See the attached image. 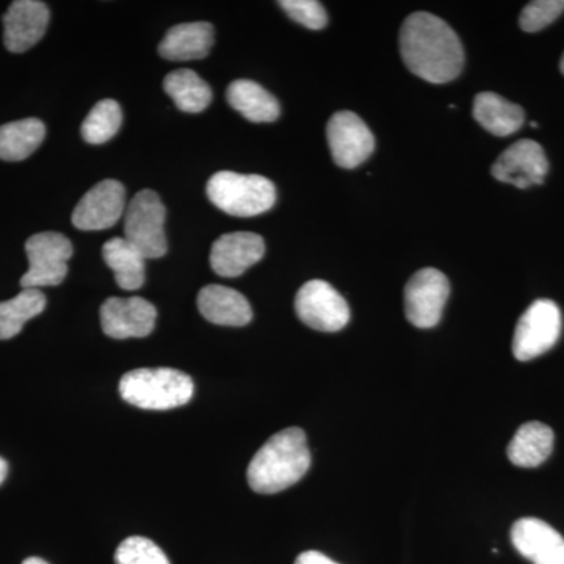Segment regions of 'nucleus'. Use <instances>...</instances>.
Instances as JSON below:
<instances>
[{
  "label": "nucleus",
  "mask_w": 564,
  "mask_h": 564,
  "mask_svg": "<svg viewBox=\"0 0 564 564\" xmlns=\"http://www.w3.org/2000/svg\"><path fill=\"white\" fill-rule=\"evenodd\" d=\"M404 65L430 84H447L462 74L464 47L454 29L432 13L419 11L404 20L400 31Z\"/></svg>",
  "instance_id": "1"
},
{
  "label": "nucleus",
  "mask_w": 564,
  "mask_h": 564,
  "mask_svg": "<svg viewBox=\"0 0 564 564\" xmlns=\"http://www.w3.org/2000/svg\"><path fill=\"white\" fill-rule=\"evenodd\" d=\"M311 467V452L302 429L273 434L248 466V484L258 494H276L302 480Z\"/></svg>",
  "instance_id": "2"
},
{
  "label": "nucleus",
  "mask_w": 564,
  "mask_h": 564,
  "mask_svg": "<svg viewBox=\"0 0 564 564\" xmlns=\"http://www.w3.org/2000/svg\"><path fill=\"white\" fill-rule=\"evenodd\" d=\"M195 386L176 369H137L121 378L122 400L141 410L166 411L191 402Z\"/></svg>",
  "instance_id": "3"
},
{
  "label": "nucleus",
  "mask_w": 564,
  "mask_h": 564,
  "mask_svg": "<svg viewBox=\"0 0 564 564\" xmlns=\"http://www.w3.org/2000/svg\"><path fill=\"white\" fill-rule=\"evenodd\" d=\"M207 196L218 209L232 217H258L276 203L273 182L259 174L220 172L207 182Z\"/></svg>",
  "instance_id": "4"
},
{
  "label": "nucleus",
  "mask_w": 564,
  "mask_h": 564,
  "mask_svg": "<svg viewBox=\"0 0 564 564\" xmlns=\"http://www.w3.org/2000/svg\"><path fill=\"white\" fill-rule=\"evenodd\" d=\"M165 206L158 193L141 191L124 212V239L144 256L163 258L169 251L165 236Z\"/></svg>",
  "instance_id": "5"
},
{
  "label": "nucleus",
  "mask_w": 564,
  "mask_h": 564,
  "mask_svg": "<svg viewBox=\"0 0 564 564\" xmlns=\"http://www.w3.org/2000/svg\"><path fill=\"white\" fill-rule=\"evenodd\" d=\"M29 270L21 278L22 289L50 288L65 281L73 245L61 232H40L25 242Z\"/></svg>",
  "instance_id": "6"
},
{
  "label": "nucleus",
  "mask_w": 564,
  "mask_h": 564,
  "mask_svg": "<svg viewBox=\"0 0 564 564\" xmlns=\"http://www.w3.org/2000/svg\"><path fill=\"white\" fill-rule=\"evenodd\" d=\"M562 334V313L552 300H538L519 318L513 337V355L532 361L551 350Z\"/></svg>",
  "instance_id": "7"
},
{
  "label": "nucleus",
  "mask_w": 564,
  "mask_h": 564,
  "mask_svg": "<svg viewBox=\"0 0 564 564\" xmlns=\"http://www.w3.org/2000/svg\"><path fill=\"white\" fill-rule=\"evenodd\" d=\"M300 321L315 332L337 333L350 322V307L343 295L329 282H306L295 299Z\"/></svg>",
  "instance_id": "8"
},
{
  "label": "nucleus",
  "mask_w": 564,
  "mask_h": 564,
  "mask_svg": "<svg viewBox=\"0 0 564 564\" xmlns=\"http://www.w3.org/2000/svg\"><path fill=\"white\" fill-rule=\"evenodd\" d=\"M451 295V282L436 269H422L404 288V313L415 328H433L443 317Z\"/></svg>",
  "instance_id": "9"
},
{
  "label": "nucleus",
  "mask_w": 564,
  "mask_h": 564,
  "mask_svg": "<svg viewBox=\"0 0 564 564\" xmlns=\"http://www.w3.org/2000/svg\"><path fill=\"white\" fill-rule=\"evenodd\" d=\"M326 137L334 162L343 169H356L366 162L375 150L373 133L352 111L334 113L326 126Z\"/></svg>",
  "instance_id": "10"
},
{
  "label": "nucleus",
  "mask_w": 564,
  "mask_h": 564,
  "mask_svg": "<svg viewBox=\"0 0 564 564\" xmlns=\"http://www.w3.org/2000/svg\"><path fill=\"white\" fill-rule=\"evenodd\" d=\"M126 212L121 182L106 180L85 193L73 212V225L80 231H104L117 225Z\"/></svg>",
  "instance_id": "11"
},
{
  "label": "nucleus",
  "mask_w": 564,
  "mask_h": 564,
  "mask_svg": "<svg viewBox=\"0 0 564 564\" xmlns=\"http://www.w3.org/2000/svg\"><path fill=\"white\" fill-rule=\"evenodd\" d=\"M491 172L497 181L518 188H529L543 184L549 162L540 143L519 140L499 155Z\"/></svg>",
  "instance_id": "12"
},
{
  "label": "nucleus",
  "mask_w": 564,
  "mask_h": 564,
  "mask_svg": "<svg viewBox=\"0 0 564 564\" xmlns=\"http://www.w3.org/2000/svg\"><path fill=\"white\" fill-rule=\"evenodd\" d=\"M155 318L158 311L154 304L140 296H111L101 307L102 329L111 339L150 336L154 332Z\"/></svg>",
  "instance_id": "13"
},
{
  "label": "nucleus",
  "mask_w": 564,
  "mask_h": 564,
  "mask_svg": "<svg viewBox=\"0 0 564 564\" xmlns=\"http://www.w3.org/2000/svg\"><path fill=\"white\" fill-rule=\"evenodd\" d=\"M50 7L39 0H17L3 17V43L14 54L32 50L50 25Z\"/></svg>",
  "instance_id": "14"
},
{
  "label": "nucleus",
  "mask_w": 564,
  "mask_h": 564,
  "mask_svg": "<svg viewBox=\"0 0 564 564\" xmlns=\"http://www.w3.org/2000/svg\"><path fill=\"white\" fill-rule=\"evenodd\" d=\"M265 254V242L254 232H229L215 240L210 267L218 276L237 278L256 265Z\"/></svg>",
  "instance_id": "15"
},
{
  "label": "nucleus",
  "mask_w": 564,
  "mask_h": 564,
  "mask_svg": "<svg viewBox=\"0 0 564 564\" xmlns=\"http://www.w3.org/2000/svg\"><path fill=\"white\" fill-rule=\"evenodd\" d=\"M511 541L516 551L534 564H564V538L541 519L516 521Z\"/></svg>",
  "instance_id": "16"
},
{
  "label": "nucleus",
  "mask_w": 564,
  "mask_h": 564,
  "mask_svg": "<svg viewBox=\"0 0 564 564\" xmlns=\"http://www.w3.org/2000/svg\"><path fill=\"white\" fill-rule=\"evenodd\" d=\"M198 310L207 322L221 326H245L251 322V304L242 293L226 285L210 284L198 293Z\"/></svg>",
  "instance_id": "17"
},
{
  "label": "nucleus",
  "mask_w": 564,
  "mask_h": 564,
  "mask_svg": "<svg viewBox=\"0 0 564 564\" xmlns=\"http://www.w3.org/2000/svg\"><path fill=\"white\" fill-rule=\"evenodd\" d=\"M214 44V28L209 22H187L174 25L159 46L166 61L188 62L207 57Z\"/></svg>",
  "instance_id": "18"
},
{
  "label": "nucleus",
  "mask_w": 564,
  "mask_h": 564,
  "mask_svg": "<svg viewBox=\"0 0 564 564\" xmlns=\"http://www.w3.org/2000/svg\"><path fill=\"white\" fill-rule=\"evenodd\" d=\"M554 443L555 434L551 426L543 422H527L508 445V458L514 466L532 469L551 456Z\"/></svg>",
  "instance_id": "19"
},
{
  "label": "nucleus",
  "mask_w": 564,
  "mask_h": 564,
  "mask_svg": "<svg viewBox=\"0 0 564 564\" xmlns=\"http://www.w3.org/2000/svg\"><path fill=\"white\" fill-rule=\"evenodd\" d=\"M474 118L492 135L507 137L522 128L525 113L518 104L507 101L497 93L485 91L475 96Z\"/></svg>",
  "instance_id": "20"
},
{
  "label": "nucleus",
  "mask_w": 564,
  "mask_h": 564,
  "mask_svg": "<svg viewBox=\"0 0 564 564\" xmlns=\"http://www.w3.org/2000/svg\"><path fill=\"white\" fill-rule=\"evenodd\" d=\"M229 106L251 122H273L280 118V102L272 93L252 80H236L228 87Z\"/></svg>",
  "instance_id": "21"
},
{
  "label": "nucleus",
  "mask_w": 564,
  "mask_h": 564,
  "mask_svg": "<svg viewBox=\"0 0 564 564\" xmlns=\"http://www.w3.org/2000/svg\"><path fill=\"white\" fill-rule=\"evenodd\" d=\"M102 256L122 291H139L147 278V259L133 245L124 237H115L104 245Z\"/></svg>",
  "instance_id": "22"
},
{
  "label": "nucleus",
  "mask_w": 564,
  "mask_h": 564,
  "mask_svg": "<svg viewBox=\"0 0 564 564\" xmlns=\"http://www.w3.org/2000/svg\"><path fill=\"white\" fill-rule=\"evenodd\" d=\"M46 137V126L36 118L9 122L0 126V159L20 162L39 150Z\"/></svg>",
  "instance_id": "23"
},
{
  "label": "nucleus",
  "mask_w": 564,
  "mask_h": 564,
  "mask_svg": "<svg viewBox=\"0 0 564 564\" xmlns=\"http://www.w3.org/2000/svg\"><path fill=\"white\" fill-rule=\"evenodd\" d=\"M163 90L173 99L177 109L187 113H199L212 102L209 85L192 69H177L169 74L163 80Z\"/></svg>",
  "instance_id": "24"
},
{
  "label": "nucleus",
  "mask_w": 564,
  "mask_h": 564,
  "mask_svg": "<svg viewBox=\"0 0 564 564\" xmlns=\"http://www.w3.org/2000/svg\"><path fill=\"white\" fill-rule=\"evenodd\" d=\"M46 303L40 289H22L14 299L0 303V340L18 336L25 323L46 310Z\"/></svg>",
  "instance_id": "25"
},
{
  "label": "nucleus",
  "mask_w": 564,
  "mask_h": 564,
  "mask_svg": "<svg viewBox=\"0 0 564 564\" xmlns=\"http://www.w3.org/2000/svg\"><path fill=\"white\" fill-rule=\"evenodd\" d=\"M122 124L120 104L113 99H104L93 107L82 124V137L87 143L102 144L113 139Z\"/></svg>",
  "instance_id": "26"
},
{
  "label": "nucleus",
  "mask_w": 564,
  "mask_h": 564,
  "mask_svg": "<svg viewBox=\"0 0 564 564\" xmlns=\"http://www.w3.org/2000/svg\"><path fill=\"white\" fill-rule=\"evenodd\" d=\"M117 564H170L158 544L148 538L131 536L122 541L115 554Z\"/></svg>",
  "instance_id": "27"
},
{
  "label": "nucleus",
  "mask_w": 564,
  "mask_h": 564,
  "mask_svg": "<svg viewBox=\"0 0 564 564\" xmlns=\"http://www.w3.org/2000/svg\"><path fill=\"white\" fill-rule=\"evenodd\" d=\"M564 11V0H534L522 10L519 24L524 32L543 31Z\"/></svg>",
  "instance_id": "28"
},
{
  "label": "nucleus",
  "mask_w": 564,
  "mask_h": 564,
  "mask_svg": "<svg viewBox=\"0 0 564 564\" xmlns=\"http://www.w3.org/2000/svg\"><path fill=\"white\" fill-rule=\"evenodd\" d=\"M293 21L310 31H322L328 24L325 7L317 0H281L278 2Z\"/></svg>",
  "instance_id": "29"
},
{
  "label": "nucleus",
  "mask_w": 564,
  "mask_h": 564,
  "mask_svg": "<svg viewBox=\"0 0 564 564\" xmlns=\"http://www.w3.org/2000/svg\"><path fill=\"white\" fill-rule=\"evenodd\" d=\"M295 564H339V563L333 562L332 558H328V556L321 554V552L307 551V552H303L302 555H299V558H296Z\"/></svg>",
  "instance_id": "30"
},
{
  "label": "nucleus",
  "mask_w": 564,
  "mask_h": 564,
  "mask_svg": "<svg viewBox=\"0 0 564 564\" xmlns=\"http://www.w3.org/2000/svg\"><path fill=\"white\" fill-rule=\"evenodd\" d=\"M7 475H9V464H7L6 459L0 458V485L6 481Z\"/></svg>",
  "instance_id": "31"
},
{
  "label": "nucleus",
  "mask_w": 564,
  "mask_h": 564,
  "mask_svg": "<svg viewBox=\"0 0 564 564\" xmlns=\"http://www.w3.org/2000/svg\"><path fill=\"white\" fill-rule=\"evenodd\" d=\"M22 564H50L44 562V560L39 558V556H31V558L24 560Z\"/></svg>",
  "instance_id": "32"
},
{
  "label": "nucleus",
  "mask_w": 564,
  "mask_h": 564,
  "mask_svg": "<svg viewBox=\"0 0 564 564\" xmlns=\"http://www.w3.org/2000/svg\"><path fill=\"white\" fill-rule=\"evenodd\" d=\"M560 69H562V73L564 74V54H563L562 63H560Z\"/></svg>",
  "instance_id": "33"
}]
</instances>
